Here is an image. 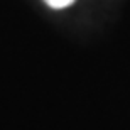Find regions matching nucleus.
<instances>
[{"label": "nucleus", "mask_w": 130, "mask_h": 130, "mask_svg": "<svg viewBox=\"0 0 130 130\" xmlns=\"http://www.w3.org/2000/svg\"><path fill=\"white\" fill-rule=\"evenodd\" d=\"M46 4L51 7V9H66V7H69V5H73V2L74 0H44Z\"/></svg>", "instance_id": "f257e3e1"}]
</instances>
